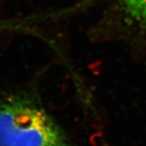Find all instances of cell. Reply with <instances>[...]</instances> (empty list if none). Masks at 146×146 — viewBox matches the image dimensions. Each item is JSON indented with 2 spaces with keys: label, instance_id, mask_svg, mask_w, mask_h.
<instances>
[{
  "label": "cell",
  "instance_id": "obj_1",
  "mask_svg": "<svg viewBox=\"0 0 146 146\" xmlns=\"http://www.w3.org/2000/svg\"><path fill=\"white\" fill-rule=\"evenodd\" d=\"M0 146H70L41 104L26 96L0 98Z\"/></svg>",
  "mask_w": 146,
  "mask_h": 146
},
{
  "label": "cell",
  "instance_id": "obj_2",
  "mask_svg": "<svg viewBox=\"0 0 146 146\" xmlns=\"http://www.w3.org/2000/svg\"><path fill=\"white\" fill-rule=\"evenodd\" d=\"M104 13L110 36L146 52V0H106Z\"/></svg>",
  "mask_w": 146,
  "mask_h": 146
}]
</instances>
